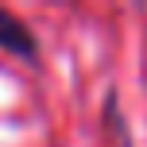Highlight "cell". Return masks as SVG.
<instances>
[{
  "label": "cell",
  "mask_w": 147,
  "mask_h": 147,
  "mask_svg": "<svg viewBox=\"0 0 147 147\" xmlns=\"http://www.w3.org/2000/svg\"><path fill=\"white\" fill-rule=\"evenodd\" d=\"M0 51L16 54V58H27V62L39 58V39H35V31H31L16 12H8V8H0Z\"/></svg>",
  "instance_id": "6da1fadb"
}]
</instances>
